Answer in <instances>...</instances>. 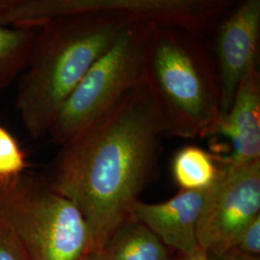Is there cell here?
Segmentation results:
<instances>
[{
	"mask_svg": "<svg viewBox=\"0 0 260 260\" xmlns=\"http://www.w3.org/2000/svg\"><path fill=\"white\" fill-rule=\"evenodd\" d=\"M230 143L225 156H216L223 166L236 168L260 161V75L257 66L243 77L228 113L220 118L209 136Z\"/></svg>",
	"mask_w": 260,
	"mask_h": 260,
	"instance_id": "ba28073f",
	"label": "cell"
},
{
	"mask_svg": "<svg viewBox=\"0 0 260 260\" xmlns=\"http://www.w3.org/2000/svg\"><path fill=\"white\" fill-rule=\"evenodd\" d=\"M175 181L181 190H205L213 185L220 174L216 156L197 146H186L172 162Z\"/></svg>",
	"mask_w": 260,
	"mask_h": 260,
	"instance_id": "8fae6325",
	"label": "cell"
},
{
	"mask_svg": "<svg viewBox=\"0 0 260 260\" xmlns=\"http://www.w3.org/2000/svg\"><path fill=\"white\" fill-rule=\"evenodd\" d=\"M208 260H260L259 256H251L244 254L242 252L231 249L228 251H225L223 254L218 255V256H209L208 255Z\"/></svg>",
	"mask_w": 260,
	"mask_h": 260,
	"instance_id": "2e32d148",
	"label": "cell"
},
{
	"mask_svg": "<svg viewBox=\"0 0 260 260\" xmlns=\"http://www.w3.org/2000/svg\"><path fill=\"white\" fill-rule=\"evenodd\" d=\"M219 165L197 226L199 246L209 256L233 249L242 230L260 215V161L242 167Z\"/></svg>",
	"mask_w": 260,
	"mask_h": 260,
	"instance_id": "8992f818",
	"label": "cell"
},
{
	"mask_svg": "<svg viewBox=\"0 0 260 260\" xmlns=\"http://www.w3.org/2000/svg\"><path fill=\"white\" fill-rule=\"evenodd\" d=\"M85 260H108L103 250H93L91 251Z\"/></svg>",
	"mask_w": 260,
	"mask_h": 260,
	"instance_id": "ac0fdd59",
	"label": "cell"
},
{
	"mask_svg": "<svg viewBox=\"0 0 260 260\" xmlns=\"http://www.w3.org/2000/svg\"><path fill=\"white\" fill-rule=\"evenodd\" d=\"M174 260H208V255L205 251L200 249L194 254L192 255H183L180 254V256L177 259Z\"/></svg>",
	"mask_w": 260,
	"mask_h": 260,
	"instance_id": "e0dca14e",
	"label": "cell"
},
{
	"mask_svg": "<svg viewBox=\"0 0 260 260\" xmlns=\"http://www.w3.org/2000/svg\"><path fill=\"white\" fill-rule=\"evenodd\" d=\"M103 250L108 260H174L154 233L131 220L121 224Z\"/></svg>",
	"mask_w": 260,
	"mask_h": 260,
	"instance_id": "30bf717a",
	"label": "cell"
},
{
	"mask_svg": "<svg viewBox=\"0 0 260 260\" xmlns=\"http://www.w3.org/2000/svg\"><path fill=\"white\" fill-rule=\"evenodd\" d=\"M0 260H29L14 233L0 223Z\"/></svg>",
	"mask_w": 260,
	"mask_h": 260,
	"instance_id": "9a60e30c",
	"label": "cell"
},
{
	"mask_svg": "<svg viewBox=\"0 0 260 260\" xmlns=\"http://www.w3.org/2000/svg\"><path fill=\"white\" fill-rule=\"evenodd\" d=\"M162 135L157 109L138 86L60 147L50 186L82 214L95 250L129 220L141 194L157 180Z\"/></svg>",
	"mask_w": 260,
	"mask_h": 260,
	"instance_id": "6da1fadb",
	"label": "cell"
},
{
	"mask_svg": "<svg viewBox=\"0 0 260 260\" xmlns=\"http://www.w3.org/2000/svg\"><path fill=\"white\" fill-rule=\"evenodd\" d=\"M39 29L0 25V93L25 70Z\"/></svg>",
	"mask_w": 260,
	"mask_h": 260,
	"instance_id": "7c38bea8",
	"label": "cell"
},
{
	"mask_svg": "<svg viewBox=\"0 0 260 260\" xmlns=\"http://www.w3.org/2000/svg\"><path fill=\"white\" fill-rule=\"evenodd\" d=\"M209 189L180 190L164 203L147 204L139 201L133 206L129 220L146 225L166 247L183 255L199 251L197 226L205 207Z\"/></svg>",
	"mask_w": 260,
	"mask_h": 260,
	"instance_id": "9c48e42d",
	"label": "cell"
},
{
	"mask_svg": "<svg viewBox=\"0 0 260 260\" xmlns=\"http://www.w3.org/2000/svg\"><path fill=\"white\" fill-rule=\"evenodd\" d=\"M233 249L251 256H259L260 215L247 224L238 234Z\"/></svg>",
	"mask_w": 260,
	"mask_h": 260,
	"instance_id": "5bb4252c",
	"label": "cell"
},
{
	"mask_svg": "<svg viewBox=\"0 0 260 260\" xmlns=\"http://www.w3.org/2000/svg\"><path fill=\"white\" fill-rule=\"evenodd\" d=\"M134 22L109 14H83L52 19L40 27L16 100L32 138L47 135L76 86Z\"/></svg>",
	"mask_w": 260,
	"mask_h": 260,
	"instance_id": "7a4b0ae2",
	"label": "cell"
},
{
	"mask_svg": "<svg viewBox=\"0 0 260 260\" xmlns=\"http://www.w3.org/2000/svg\"><path fill=\"white\" fill-rule=\"evenodd\" d=\"M260 0H245L220 24L216 37V70L221 93V117L234 99L243 77L257 66Z\"/></svg>",
	"mask_w": 260,
	"mask_h": 260,
	"instance_id": "52a82bcc",
	"label": "cell"
},
{
	"mask_svg": "<svg viewBox=\"0 0 260 260\" xmlns=\"http://www.w3.org/2000/svg\"><path fill=\"white\" fill-rule=\"evenodd\" d=\"M26 166L24 153L18 142L10 132L0 126V178L21 175Z\"/></svg>",
	"mask_w": 260,
	"mask_h": 260,
	"instance_id": "4fadbf2b",
	"label": "cell"
},
{
	"mask_svg": "<svg viewBox=\"0 0 260 260\" xmlns=\"http://www.w3.org/2000/svg\"><path fill=\"white\" fill-rule=\"evenodd\" d=\"M140 86L157 109L164 135L203 139L221 118L217 70L203 35L155 25L144 49Z\"/></svg>",
	"mask_w": 260,
	"mask_h": 260,
	"instance_id": "3957f363",
	"label": "cell"
},
{
	"mask_svg": "<svg viewBox=\"0 0 260 260\" xmlns=\"http://www.w3.org/2000/svg\"><path fill=\"white\" fill-rule=\"evenodd\" d=\"M0 223L29 260H85L95 250L78 208L50 184L21 175L0 178Z\"/></svg>",
	"mask_w": 260,
	"mask_h": 260,
	"instance_id": "277c9868",
	"label": "cell"
},
{
	"mask_svg": "<svg viewBox=\"0 0 260 260\" xmlns=\"http://www.w3.org/2000/svg\"><path fill=\"white\" fill-rule=\"evenodd\" d=\"M154 26L132 23L92 66L51 122L47 135L54 145L74 139L140 86L144 49Z\"/></svg>",
	"mask_w": 260,
	"mask_h": 260,
	"instance_id": "5b68a950",
	"label": "cell"
}]
</instances>
